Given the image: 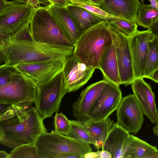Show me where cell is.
Instances as JSON below:
<instances>
[{"label":"cell","mask_w":158,"mask_h":158,"mask_svg":"<svg viewBox=\"0 0 158 158\" xmlns=\"http://www.w3.org/2000/svg\"><path fill=\"white\" fill-rule=\"evenodd\" d=\"M43 121L34 107L13 106L0 116V143L13 149L35 145L39 136L47 132Z\"/></svg>","instance_id":"obj_1"},{"label":"cell","mask_w":158,"mask_h":158,"mask_svg":"<svg viewBox=\"0 0 158 158\" xmlns=\"http://www.w3.org/2000/svg\"><path fill=\"white\" fill-rule=\"evenodd\" d=\"M74 48L44 44L32 40L14 37L1 47L6 65L65 60Z\"/></svg>","instance_id":"obj_2"},{"label":"cell","mask_w":158,"mask_h":158,"mask_svg":"<svg viewBox=\"0 0 158 158\" xmlns=\"http://www.w3.org/2000/svg\"><path fill=\"white\" fill-rule=\"evenodd\" d=\"M113 43L111 28L104 20L81 33L73 54L87 66L98 69L101 58Z\"/></svg>","instance_id":"obj_3"},{"label":"cell","mask_w":158,"mask_h":158,"mask_svg":"<svg viewBox=\"0 0 158 158\" xmlns=\"http://www.w3.org/2000/svg\"><path fill=\"white\" fill-rule=\"evenodd\" d=\"M30 27L32 39L36 42L74 48V44L54 20L47 7L34 9Z\"/></svg>","instance_id":"obj_4"},{"label":"cell","mask_w":158,"mask_h":158,"mask_svg":"<svg viewBox=\"0 0 158 158\" xmlns=\"http://www.w3.org/2000/svg\"><path fill=\"white\" fill-rule=\"evenodd\" d=\"M40 158H61L64 155H84L93 151L89 144L53 132L40 135L35 144Z\"/></svg>","instance_id":"obj_5"},{"label":"cell","mask_w":158,"mask_h":158,"mask_svg":"<svg viewBox=\"0 0 158 158\" xmlns=\"http://www.w3.org/2000/svg\"><path fill=\"white\" fill-rule=\"evenodd\" d=\"M67 93L62 71L47 82L37 85L34 108L43 119L59 111L61 100Z\"/></svg>","instance_id":"obj_6"},{"label":"cell","mask_w":158,"mask_h":158,"mask_svg":"<svg viewBox=\"0 0 158 158\" xmlns=\"http://www.w3.org/2000/svg\"><path fill=\"white\" fill-rule=\"evenodd\" d=\"M34 9L27 4L9 1L0 13V47L19 30L30 23Z\"/></svg>","instance_id":"obj_7"},{"label":"cell","mask_w":158,"mask_h":158,"mask_svg":"<svg viewBox=\"0 0 158 158\" xmlns=\"http://www.w3.org/2000/svg\"><path fill=\"white\" fill-rule=\"evenodd\" d=\"M37 92V85L17 72L11 81L0 86V104L29 107Z\"/></svg>","instance_id":"obj_8"},{"label":"cell","mask_w":158,"mask_h":158,"mask_svg":"<svg viewBox=\"0 0 158 158\" xmlns=\"http://www.w3.org/2000/svg\"><path fill=\"white\" fill-rule=\"evenodd\" d=\"M65 60L22 63L14 66L18 73L38 85L47 82L61 72Z\"/></svg>","instance_id":"obj_9"},{"label":"cell","mask_w":158,"mask_h":158,"mask_svg":"<svg viewBox=\"0 0 158 158\" xmlns=\"http://www.w3.org/2000/svg\"><path fill=\"white\" fill-rule=\"evenodd\" d=\"M122 98L119 86L107 81L89 110V119L97 121L107 118L117 109Z\"/></svg>","instance_id":"obj_10"},{"label":"cell","mask_w":158,"mask_h":158,"mask_svg":"<svg viewBox=\"0 0 158 158\" xmlns=\"http://www.w3.org/2000/svg\"><path fill=\"white\" fill-rule=\"evenodd\" d=\"M116 110V124L129 133L136 134L142 127L144 114L134 95L122 98Z\"/></svg>","instance_id":"obj_11"},{"label":"cell","mask_w":158,"mask_h":158,"mask_svg":"<svg viewBox=\"0 0 158 158\" xmlns=\"http://www.w3.org/2000/svg\"><path fill=\"white\" fill-rule=\"evenodd\" d=\"M95 69L86 65L73 54L64 61L62 72L68 92L77 91L86 84Z\"/></svg>","instance_id":"obj_12"},{"label":"cell","mask_w":158,"mask_h":158,"mask_svg":"<svg viewBox=\"0 0 158 158\" xmlns=\"http://www.w3.org/2000/svg\"><path fill=\"white\" fill-rule=\"evenodd\" d=\"M110 25L113 32L121 84L126 85H130L135 77L129 45V38Z\"/></svg>","instance_id":"obj_13"},{"label":"cell","mask_w":158,"mask_h":158,"mask_svg":"<svg viewBox=\"0 0 158 158\" xmlns=\"http://www.w3.org/2000/svg\"><path fill=\"white\" fill-rule=\"evenodd\" d=\"M155 35L148 29L138 31L129 38V45L135 78L142 77L148 50V43Z\"/></svg>","instance_id":"obj_14"},{"label":"cell","mask_w":158,"mask_h":158,"mask_svg":"<svg viewBox=\"0 0 158 158\" xmlns=\"http://www.w3.org/2000/svg\"><path fill=\"white\" fill-rule=\"evenodd\" d=\"M133 94L144 115L152 123L158 118L155 94L151 86L142 77L135 78L131 84Z\"/></svg>","instance_id":"obj_15"},{"label":"cell","mask_w":158,"mask_h":158,"mask_svg":"<svg viewBox=\"0 0 158 158\" xmlns=\"http://www.w3.org/2000/svg\"><path fill=\"white\" fill-rule=\"evenodd\" d=\"M107 81L104 79L91 84L82 91L73 105V114L77 120H89L88 114L92 106L100 95Z\"/></svg>","instance_id":"obj_16"},{"label":"cell","mask_w":158,"mask_h":158,"mask_svg":"<svg viewBox=\"0 0 158 158\" xmlns=\"http://www.w3.org/2000/svg\"><path fill=\"white\" fill-rule=\"evenodd\" d=\"M139 0H104L99 7L113 16L136 23Z\"/></svg>","instance_id":"obj_17"},{"label":"cell","mask_w":158,"mask_h":158,"mask_svg":"<svg viewBox=\"0 0 158 158\" xmlns=\"http://www.w3.org/2000/svg\"><path fill=\"white\" fill-rule=\"evenodd\" d=\"M47 7L54 20L75 45L81 33L67 6L52 3Z\"/></svg>","instance_id":"obj_18"},{"label":"cell","mask_w":158,"mask_h":158,"mask_svg":"<svg viewBox=\"0 0 158 158\" xmlns=\"http://www.w3.org/2000/svg\"><path fill=\"white\" fill-rule=\"evenodd\" d=\"M130 133L114 123L105 140L102 150L109 152L111 158H122L125 143Z\"/></svg>","instance_id":"obj_19"},{"label":"cell","mask_w":158,"mask_h":158,"mask_svg":"<svg viewBox=\"0 0 158 158\" xmlns=\"http://www.w3.org/2000/svg\"><path fill=\"white\" fill-rule=\"evenodd\" d=\"M98 69L102 72L106 81L118 86L121 84L114 39L113 44L101 58Z\"/></svg>","instance_id":"obj_20"},{"label":"cell","mask_w":158,"mask_h":158,"mask_svg":"<svg viewBox=\"0 0 158 158\" xmlns=\"http://www.w3.org/2000/svg\"><path fill=\"white\" fill-rule=\"evenodd\" d=\"M157 151L156 147L130 134L125 143L122 158H145L148 155Z\"/></svg>","instance_id":"obj_21"},{"label":"cell","mask_w":158,"mask_h":158,"mask_svg":"<svg viewBox=\"0 0 158 158\" xmlns=\"http://www.w3.org/2000/svg\"><path fill=\"white\" fill-rule=\"evenodd\" d=\"M67 7L81 33L104 20L86 9L76 5L69 3Z\"/></svg>","instance_id":"obj_22"},{"label":"cell","mask_w":158,"mask_h":158,"mask_svg":"<svg viewBox=\"0 0 158 158\" xmlns=\"http://www.w3.org/2000/svg\"><path fill=\"white\" fill-rule=\"evenodd\" d=\"M84 123L96 142V148H102L114 123L109 117L97 121L90 119Z\"/></svg>","instance_id":"obj_23"},{"label":"cell","mask_w":158,"mask_h":158,"mask_svg":"<svg viewBox=\"0 0 158 158\" xmlns=\"http://www.w3.org/2000/svg\"><path fill=\"white\" fill-rule=\"evenodd\" d=\"M158 69V36L148 43V50L142 77L148 78L150 74Z\"/></svg>","instance_id":"obj_24"},{"label":"cell","mask_w":158,"mask_h":158,"mask_svg":"<svg viewBox=\"0 0 158 158\" xmlns=\"http://www.w3.org/2000/svg\"><path fill=\"white\" fill-rule=\"evenodd\" d=\"M70 131L67 136L89 144L96 145V142L90 135L84 122L70 120Z\"/></svg>","instance_id":"obj_25"},{"label":"cell","mask_w":158,"mask_h":158,"mask_svg":"<svg viewBox=\"0 0 158 158\" xmlns=\"http://www.w3.org/2000/svg\"><path fill=\"white\" fill-rule=\"evenodd\" d=\"M157 20L158 9L150 4H141L137 15L136 23L137 25L148 28Z\"/></svg>","instance_id":"obj_26"},{"label":"cell","mask_w":158,"mask_h":158,"mask_svg":"<svg viewBox=\"0 0 158 158\" xmlns=\"http://www.w3.org/2000/svg\"><path fill=\"white\" fill-rule=\"evenodd\" d=\"M106 21L114 29L129 38L132 36L138 31V25L135 22L118 19Z\"/></svg>","instance_id":"obj_27"},{"label":"cell","mask_w":158,"mask_h":158,"mask_svg":"<svg viewBox=\"0 0 158 158\" xmlns=\"http://www.w3.org/2000/svg\"><path fill=\"white\" fill-rule=\"evenodd\" d=\"M8 158H40L37 153L35 145L23 144L13 148Z\"/></svg>","instance_id":"obj_28"},{"label":"cell","mask_w":158,"mask_h":158,"mask_svg":"<svg viewBox=\"0 0 158 158\" xmlns=\"http://www.w3.org/2000/svg\"><path fill=\"white\" fill-rule=\"evenodd\" d=\"M54 130L53 132L67 136L70 131V122L66 116L62 113L56 112L54 117Z\"/></svg>","instance_id":"obj_29"},{"label":"cell","mask_w":158,"mask_h":158,"mask_svg":"<svg viewBox=\"0 0 158 158\" xmlns=\"http://www.w3.org/2000/svg\"><path fill=\"white\" fill-rule=\"evenodd\" d=\"M17 72L14 66L4 63L0 65V86L11 81Z\"/></svg>","instance_id":"obj_30"},{"label":"cell","mask_w":158,"mask_h":158,"mask_svg":"<svg viewBox=\"0 0 158 158\" xmlns=\"http://www.w3.org/2000/svg\"><path fill=\"white\" fill-rule=\"evenodd\" d=\"M73 4L81 7L104 20L115 19H122L119 17L111 15L101 9L99 7L81 3H76Z\"/></svg>","instance_id":"obj_31"},{"label":"cell","mask_w":158,"mask_h":158,"mask_svg":"<svg viewBox=\"0 0 158 158\" xmlns=\"http://www.w3.org/2000/svg\"><path fill=\"white\" fill-rule=\"evenodd\" d=\"M70 3L73 4L81 3L99 7L103 2L104 0H69Z\"/></svg>","instance_id":"obj_32"},{"label":"cell","mask_w":158,"mask_h":158,"mask_svg":"<svg viewBox=\"0 0 158 158\" xmlns=\"http://www.w3.org/2000/svg\"><path fill=\"white\" fill-rule=\"evenodd\" d=\"M52 3L60 6H66L70 3L69 0H51Z\"/></svg>","instance_id":"obj_33"},{"label":"cell","mask_w":158,"mask_h":158,"mask_svg":"<svg viewBox=\"0 0 158 158\" xmlns=\"http://www.w3.org/2000/svg\"><path fill=\"white\" fill-rule=\"evenodd\" d=\"M98 158H111V155L109 152L106 151H98Z\"/></svg>","instance_id":"obj_34"},{"label":"cell","mask_w":158,"mask_h":158,"mask_svg":"<svg viewBox=\"0 0 158 158\" xmlns=\"http://www.w3.org/2000/svg\"><path fill=\"white\" fill-rule=\"evenodd\" d=\"M158 21L154 23L148 28L155 35L158 36Z\"/></svg>","instance_id":"obj_35"},{"label":"cell","mask_w":158,"mask_h":158,"mask_svg":"<svg viewBox=\"0 0 158 158\" xmlns=\"http://www.w3.org/2000/svg\"><path fill=\"white\" fill-rule=\"evenodd\" d=\"M13 106L10 105L0 104V116L5 113Z\"/></svg>","instance_id":"obj_36"},{"label":"cell","mask_w":158,"mask_h":158,"mask_svg":"<svg viewBox=\"0 0 158 158\" xmlns=\"http://www.w3.org/2000/svg\"><path fill=\"white\" fill-rule=\"evenodd\" d=\"M158 69L152 72L148 78L150 79L156 83L158 82Z\"/></svg>","instance_id":"obj_37"},{"label":"cell","mask_w":158,"mask_h":158,"mask_svg":"<svg viewBox=\"0 0 158 158\" xmlns=\"http://www.w3.org/2000/svg\"><path fill=\"white\" fill-rule=\"evenodd\" d=\"M31 6L34 9H36L41 7L40 3V0H28Z\"/></svg>","instance_id":"obj_38"},{"label":"cell","mask_w":158,"mask_h":158,"mask_svg":"<svg viewBox=\"0 0 158 158\" xmlns=\"http://www.w3.org/2000/svg\"><path fill=\"white\" fill-rule=\"evenodd\" d=\"M98 151L97 152H93L87 153L84 155L83 158H98Z\"/></svg>","instance_id":"obj_39"},{"label":"cell","mask_w":158,"mask_h":158,"mask_svg":"<svg viewBox=\"0 0 158 158\" xmlns=\"http://www.w3.org/2000/svg\"><path fill=\"white\" fill-rule=\"evenodd\" d=\"M150 4L153 7L158 10V2L157 0H148ZM143 4H144V0H141Z\"/></svg>","instance_id":"obj_40"},{"label":"cell","mask_w":158,"mask_h":158,"mask_svg":"<svg viewBox=\"0 0 158 158\" xmlns=\"http://www.w3.org/2000/svg\"><path fill=\"white\" fill-rule=\"evenodd\" d=\"M6 0H0V13L9 3Z\"/></svg>","instance_id":"obj_41"},{"label":"cell","mask_w":158,"mask_h":158,"mask_svg":"<svg viewBox=\"0 0 158 158\" xmlns=\"http://www.w3.org/2000/svg\"><path fill=\"white\" fill-rule=\"evenodd\" d=\"M9 154L5 151H0V158H8Z\"/></svg>","instance_id":"obj_42"},{"label":"cell","mask_w":158,"mask_h":158,"mask_svg":"<svg viewBox=\"0 0 158 158\" xmlns=\"http://www.w3.org/2000/svg\"><path fill=\"white\" fill-rule=\"evenodd\" d=\"M158 120H157L156 122V124L154 127H153L152 130L154 134L156 135V136H158Z\"/></svg>","instance_id":"obj_43"},{"label":"cell","mask_w":158,"mask_h":158,"mask_svg":"<svg viewBox=\"0 0 158 158\" xmlns=\"http://www.w3.org/2000/svg\"><path fill=\"white\" fill-rule=\"evenodd\" d=\"M14 1L20 2L25 3L30 5L28 0H14Z\"/></svg>","instance_id":"obj_44"},{"label":"cell","mask_w":158,"mask_h":158,"mask_svg":"<svg viewBox=\"0 0 158 158\" xmlns=\"http://www.w3.org/2000/svg\"><path fill=\"white\" fill-rule=\"evenodd\" d=\"M48 0V1L51 4L52 3L51 0Z\"/></svg>","instance_id":"obj_45"},{"label":"cell","mask_w":158,"mask_h":158,"mask_svg":"<svg viewBox=\"0 0 158 158\" xmlns=\"http://www.w3.org/2000/svg\"><path fill=\"white\" fill-rule=\"evenodd\" d=\"M0 140H1V139L0 138Z\"/></svg>","instance_id":"obj_46"}]
</instances>
